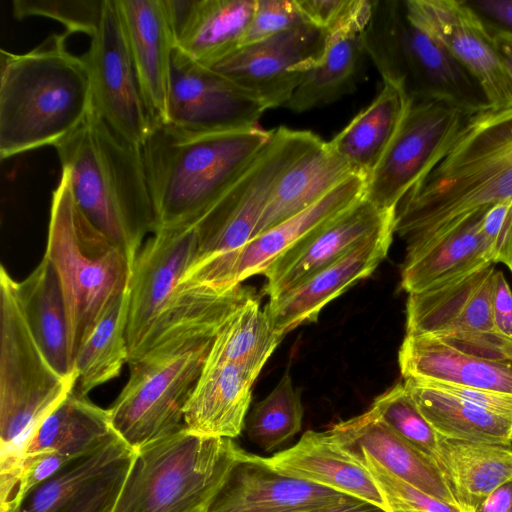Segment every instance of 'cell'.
<instances>
[{
  "label": "cell",
  "instance_id": "e0dca14e",
  "mask_svg": "<svg viewBox=\"0 0 512 512\" xmlns=\"http://www.w3.org/2000/svg\"><path fill=\"white\" fill-rule=\"evenodd\" d=\"M494 265L408 294L406 334L430 336L450 346L496 332L492 315Z\"/></svg>",
  "mask_w": 512,
  "mask_h": 512
},
{
  "label": "cell",
  "instance_id": "7c38bea8",
  "mask_svg": "<svg viewBox=\"0 0 512 512\" xmlns=\"http://www.w3.org/2000/svg\"><path fill=\"white\" fill-rule=\"evenodd\" d=\"M366 178L354 174L312 206L258 234L242 247L195 261L179 285L228 288L263 274L308 233L360 200Z\"/></svg>",
  "mask_w": 512,
  "mask_h": 512
},
{
  "label": "cell",
  "instance_id": "1f68e13d",
  "mask_svg": "<svg viewBox=\"0 0 512 512\" xmlns=\"http://www.w3.org/2000/svg\"><path fill=\"white\" fill-rule=\"evenodd\" d=\"M433 460L461 512H474L492 491L512 479V444L440 436Z\"/></svg>",
  "mask_w": 512,
  "mask_h": 512
},
{
  "label": "cell",
  "instance_id": "6da1fadb",
  "mask_svg": "<svg viewBox=\"0 0 512 512\" xmlns=\"http://www.w3.org/2000/svg\"><path fill=\"white\" fill-rule=\"evenodd\" d=\"M512 200V107L474 114L447 155L403 197L394 231L414 247L460 218Z\"/></svg>",
  "mask_w": 512,
  "mask_h": 512
},
{
  "label": "cell",
  "instance_id": "277c9868",
  "mask_svg": "<svg viewBox=\"0 0 512 512\" xmlns=\"http://www.w3.org/2000/svg\"><path fill=\"white\" fill-rule=\"evenodd\" d=\"M272 132L260 126L203 132L154 121L141 148L155 231L195 224L244 172Z\"/></svg>",
  "mask_w": 512,
  "mask_h": 512
},
{
  "label": "cell",
  "instance_id": "7bdbcfd3",
  "mask_svg": "<svg viewBox=\"0 0 512 512\" xmlns=\"http://www.w3.org/2000/svg\"><path fill=\"white\" fill-rule=\"evenodd\" d=\"M104 0H14L16 19L41 16L57 20L68 33H84L92 37L101 20Z\"/></svg>",
  "mask_w": 512,
  "mask_h": 512
},
{
  "label": "cell",
  "instance_id": "ab89813d",
  "mask_svg": "<svg viewBox=\"0 0 512 512\" xmlns=\"http://www.w3.org/2000/svg\"><path fill=\"white\" fill-rule=\"evenodd\" d=\"M303 414L300 392L286 372L273 390L253 407L245 422L248 438L262 450L272 451L300 432Z\"/></svg>",
  "mask_w": 512,
  "mask_h": 512
},
{
  "label": "cell",
  "instance_id": "44dd1931",
  "mask_svg": "<svg viewBox=\"0 0 512 512\" xmlns=\"http://www.w3.org/2000/svg\"><path fill=\"white\" fill-rule=\"evenodd\" d=\"M349 495L286 477L249 452L233 467L203 512H307Z\"/></svg>",
  "mask_w": 512,
  "mask_h": 512
},
{
  "label": "cell",
  "instance_id": "2e32d148",
  "mask_svg": "<svg viewBox=\"0 0 512 512\" xmlns=\"http://www.w3.org/2000/svg\"><path fill=\"white\" fill-rule=\"evenodd\" d=\"M198 250L196 224L158 229L140 248L131 266L128 288L129 357L168 305L182 277L196 260Z\"/></svg>",
  "mask_w": 512,
  "mask_h": 512
},
{
  "label": "cell",
  "instance_id": "8d00e7d4",
  "mask_svg": "<svg viewBox=\"0 0 512 512\" xmlns=\"http://www.w3.org/2000/svg\"><path fill=\"white\" fill-rule=\"evenodd\" d=\"M133 452L114 435L30 489L14 512H59Z\"/></svg>",
  "mask_w": 512,
  "mask_h": 512
},
{
  "label": "cell",
  "instance_id": "c3c4849f",
  "mask_svg": "<svg viewBox=\"0 0 512 512\" xmlns=\"http://www.w3.org/2000/svg\"><path fill=\"white\" fill-rule=\"evenodd\" d=\"M422 382L473 404L487 412L512 420V394L435 382Z\"/></svg>",
  "mask_w": 512,
  "mask_h": 512
},
{
  "label": "cell",
  "instance_id": "ac0fdd59",
  "mask_svg": "<svg viewBox=\"0 0 512 512\" xmlns=\"http://www.w3.org/2000/svg\"><path fill=\"white\" fill-rule=\"evenodd\" d=\"M415 20L481 85L492 110L512 107V83L492 36L465 0H407Z\"/></svg>",
  "mask_w": 512,
  "mask_h": 512
},
{
  "label": "cell",
  "instance_id": "5b68a950",
  "mask_svg": "<svg viewBox=\"0 0 512 512\" xmlns=\"http://www.w3.org/2000/svg\"><path fill=\"white\" fill-rule=\"evenodd\" d=\"M362 37L383 83L408 102L439 101L471 114L491 109L481 85L415 20L407 0H371Z\"/></svg>",
  "mask_w": 512,
  "mask_h": 512
},
{
  "label": "cell",
  "instance_id": "681fc988",
  "mask_svg": "<svg viewBox=\"0 0 512 512\" xmlns=\"http://www.w3.org/2000/svg\"><path fill=\"white\" fill-rule=\"evenodd\" d=\"M495 330L512 340V292L502 271L496 270L492 292Z\"/></svg>",
  "mask_w": 512,
  "mask_h": 512
},
{
  "label": "cell",
  "instance_id": "f35d334b",
  "mask_svg": "<svg viewBox=\"0 0 512 512\" xmlns=\"http://www.w3.org/2000/svg\"><path fill=\"white\" fill-rule=\"evenodd\" d=\"M283 337L274 330L254 295L219 330L205 365L233 364L257 378Z\"/></svg>",
  "mask_w": 512,
  "mask_h": 512
},
{
  "label": "cell",
  "instance_id": "d6a6232c",
  "mask_svg": "<svg viewBox=\"0 0 512 512\" xmlns=\"http://www.w3.org/2000/svg\"><path fill=\"white\" fill-rule=\"evenodd\" d=\"M354 174L359 173L323 141L279 178L254 237L312 206Z\"/></svg>",
  "mask_w": 512,
  "mask_h": 512
},
{
  "label": "cell",
  "instance_id": "b9f144b4",
  "mask_svg": "<svg viewBox=\"0 0 512 512\" xmlns=\"http://www.w3.org/2000/svg\"><path fill=\"white\" fill-rule=\"evenodd\" d=\"M344 452L368 470L384 497L388 512H461L457 507L432 497L396 477L367 452Z\"/></svg>",
  "mask_w": 512,
  "mask_h": 512
},
{
  "label": "cell",
  "instance_id": "cb8c5ba5",
  "mask_svg": "<svg viewBox=\"0 0 512 512\" xmlns=\"http://www.w3.org/2000/svg\"><path fill=\"white\" fill-rule=\"evenodd\" d=\"M253 296L242 285L228 288L178 285L128 362L193 341L215 338L228 319Z\"/></svg>",
  "mask_w": 512,
  "mask_h": 512
},
{
  "label": "cell",
  "instance_id": "d590c367",
  "mask_svg": "<svg viewBox=\"0 0 512 512\" xmlns=\"http://www.w3.org/2000/svg\"><path fill=\"white\" fill-rule=\"evenodd\" d=\"M422 415L442 437L512 444V420L487 412L422 381L404 379Z\"/></svg>",
  "mask_w": 512,
  "mask_h": 512
},
{
  "label": "cell",
  "instance_id": "7dc6e473",
  "mask_svg": "<svg viewBox=\"0 0 512 512\" xmlns=\"http://www.w3.org/2000/svg\"><path fill=\"white\" fill-rule=\"evenodd\" d=\"M360 2L361 0H295L305 23L325 33L347 20Z\"/></svg>",
  "mask_w": 512,
  "mask_h": 512
},
{
  "label": "cell",
  "instance_id": "f5cc1de1",
  "mask_svg": "<svg viewBox=\"0 0 512 512\" xmlns=\"http://www.w3.org/2000/svg\"><path fill=\"white\" fill-rule=\"evenodd\" d=\"M488 31L492 36L494 46L512 83V32L495 29H488Z\"/></svg>",
  "mask_w": 512,
  "mask_h": 512
},
{
  "label": "cell",
  "instance_id": "7a4b0ae2",
  "mask_svg": "<svg viewBox=\"0 0 512 512\" xmlns=\"http://www.w3.org/2000/svg\"><path fill=\"white\" fill-rule=\"evenodd\" d=\"M54 147L75 204L132 266L156 226L142 148L116 133L94 108Z\"/></svg>",
  "mask_w": 512,
  "mask_h": 512
},
{
  "label": "cell",
  "instance_id": "11a10c76",
  "mask_svg": "<svg viewBox=\"0 0 512 512\" xmlns=\"http://www.w3.org/2000/svg\"><path fill=\"white\" fill-rule=\"evenodd\" d=\"M2 512H14V510H12V511H2Z\"/></svg>",
  "mask_w": 512,
  "mask_h": 512
},
{
  "label": "cell",
  "instance_id": "ee69618b",
  "mask_svg": "<svg viewBox=\"0 0 512 512\" xmlns=\"http://www.w3.org/2000/svg\"><path fill=\"white\" fill-rule=\"evenodd\" d=\"M303 24L306 23L295 0H256L242 46L263 41Z\"/></svg>",
  "mask_w": 512,
  "mask_h": 512
},
{
  "label": "cell",
  "instance_id": "5bb4252c",
  "mask_svg": "<svg viewBox=\"0 0 512 512\" xmlns=\"http://www.w3.org/2000/svg\"><path fill=\"white\" fill-rule=\"evenodd\" d=\"M264 111L230 79L174 48L165 123L203 132L246 130L259 127Z\"/></svg>",
  "mask_w": 512,
  "mask_h": 512
},
{
  "label": "cell",
  "instance_id": "30bf717a",
  "mask_svg": "<svg viewBox=\"0 0 512 512\" xmlns=\"http://www.w3.org/2000/svg\"><path fill=\"white\" fill-rule=\"evenodd\" d=\"M322 142L311 131L274 128L264 148L195 223L199 235L195 261L238 249L250 241L279 178Z\"/></svg>",
  "mask_w": 512,
  "mask_h": 512
},
{
  "label": "cell",
  "instance_id": "ba28073f",
  "mask_svg": "<svg viewBox=\"0 0 512 512\" xmlns=\"http://www.w3.org/2000/svg\"><path fill=\"white\" fill-rule=\"evenodd\" d=\"M15 281L0 268V476L10 473L42 420L75 386L52 367L22 311Z\"/></svg>",
  "mask_w": 512,
  "mask_h": 512
},
{
  "label": "cell",
  "instance_id": "74e56055",
  "mask_svg": "<svg viewBox=\"0 0 512 512\" xmlns=\"http://www.w3.org/2000/svg\"><path fill=\"white\" fill-rule=\"evenodd\" d=\"M128 290L119 296L80 345L73 361V390L86 396L94 388L116 378L128 363L126 327Z\"/></svg>",
  "mask_w": 512,
  "mask_h": 512
},
{
  "label": "cell",
  "instance_id": "9f6ffc18",
  "mask_svg": "<svg viewBox=\"0 0 512 512\" xmlns=\"http://www.w3.org/2000/svg\"><path fill=\"white\" fill-rule=\"evenodd\" d=\"M509 512H512V508H511V510Z\"/></svg>",
  "mask_w": 512,
  "mask_h": 512
},
{
  "label": "cell",
  "instance_id": "f907efd6",
  "mask_svg": "<svg viewBox=\"0 0 512 512\" xmlns=\"http://www.w3.org/2000/svg\"><path fill=\"white\" fill-rule=\"evenodd\" d=\"M488 29L512 32V0H465Z\"/></svg>",
  "mask_w": 512,
  "mask_h": 512
},
{
  "label": "cell",
  "instance_id": "836d02e7",
  "mask_svg": "<svg viewBox=\"0 0 512 512\" xmlns=\"http://www.w3.org/2000/svg\"><path fill=\"white\" fill-rule=\"evenodd\" d=\"M16 290L27 324L44 355L58 374L76 380L66 305L52 264L43 257L23 281H17Z\"/></svg>",
  "mask_w": 512,
  "mask_h": 512
},
{
  "label": "cell",
  "instance_id": "db71d44e",
  "mask_svg": "<svg viewBox=\"0 0 512 512\" xmlns=\"http://www.w3.org/2000/svg\"><path fill=\"white\" fill-rule=\"evenodd\" d=\"M307 512H386L382 508L367 501L349 496L348 498L324 508Z\"/></svg>",
  "mask_w": 512,
  "mask_h": 512
},
{
  "label": "cell",
  "instance_id": "e575fe53",
  "mask_svg": "<svg viewBox=\"0 0 512 512\" xmlns=\"http://www.w3.org/2000/svg\"><path fill=\"white\" fill-rule=\"evenodd\" d=\"M409 103L399 90L383 83L376 98L328 145L356 173L368 176L395 136Z\"/></svg>",
  "mask_w": 512,
  "mask_h": 512
},
{
  "label": "cell",
  "instance_id": "484cf974",
  "mask_svg": "<svg viewBox=\"0 0 512 512\" xmlns=\"http://www.w3.org/2000/svg\"><path fill=\"white\" fill-rule=\"evenodd\" d=\"M176 47L213 67L243 44L256 0H165Z\"/></svg>",
  "mask_w": 512,
  "mask_h": 512
},
{
  "label": "cell",
  "instance_id": "52a82bcc",
  "mask_svg": "<svg viewBox=\"0 0 512 512\" xmlns=\"http://www.w3.org/2000/svg\"><path fill=\"white\" fill-rule=\"evenodd\" d=\"M246 453L185 427L135 451L113 512H203Z\"/></svg>",
  "mask_w": 512,
  "mask_h": 512
},
{
  "label": "cell",
  "instance_id": "bcb514c9",
  "mask_svg": "<svg viewBox=\"0 0 512 512\" xmlns=\"http://www.w3.org/2000/svg\"><path fill=\"white\" fill-rule=\"evenodd\" d=\"M134 453L122 460L59 512H113Z\"/></svg>",
  "mask_w": 512,
  "mask_h": 512
},
{
  "label": "cell",
  "instance_id": "4316f807",
  "mask_svg": "<svg viewBox=\"0 0 512 512\" xmlns=\"http://www.w3.org/2000/svg\"><path fill=\"white\" fill-rule=\"evenodd\" d=\"M484 209L460 218L423 243L407 248L401 286L408 294L449 282L493 263L481 232Z\"/></svg>",
  "mask_w": 512,
  "mask_h": 512
},
{
  "label": "cell",
  "instance_id": "d4e9b609",
  "mask_svg": "<svg viewBox=\"0 0 512 512\" xmlns=\"http://www.w3.org/2000/svg\"><path fill=\"white\" fill-rule=\"evenodd\" d=\"M327 432L343 451H365L396 477L458 508L436 463L399 436L371 409L334 424Z\"/></svg>",
  "mask_w": 512,
  "mask_h": 512
},
{
  "label": "cell",
  "instance_id": "9a60e30c",
  "mask_svg": "<svg viewBox=\"0 0 512 512\" xmlns=\"http://www.w3.org/2000/svg\"><path fill=\"white\" fill-rule=\"evenodd\" d=\"M326 33L303 24L263 41L243 45L213 68L265 108L283 107L303 76V66L316 60Z\"/></svg>",
  "mask_w": 512,
  "mask_h": 512
},
{
  "label": "cell",
  "instance_id": "f6af8a7d",
  "mask_svg": "<svg viewBox=\"0 0 512 512\" xmlns=\"http://www.w3.org/2000/svg\"><path fill=\"white\" fill-rule=\"evenodd\" d=\"M481 232L491 261L506 265L512 273V200L485 207Z\"/></svg>",
  "mask_w": 512,
  "mask_h": 512
},
{
  "label": "cell",
  "instance_id": "603a6c76",
  "mask_svg": "<svg viewBox=\"0 0 512 512\" xmlns=\"http://www.w3.org/2000/svg\"><path fill=\"white\" fill-rule=\"evenodd\" d=\"M141 92L153 121H166L176 47L165 0H116Z\"/></svg>",
  "mask_w": 512,
  "mask_h": 512
},
{
  "label": "cell",
  "instance_id": "83f0119b",
  "mask_svg": "<svg viewBox=\"0 0 512 512\" xmlns=\"http://www.w3.org/2000/svg\"><path fill=\"white\" fill-rule=\"evenodd\" d=\"M264 461L286 477L325 486L388 512L368 470L339 448L327 431L309 430L292 447L264 457Z\"/></svg>",
  "mask_w": 512,
  "mask_h": 512
},
{
  "label": "cell",
  "instance_id": "8fae6325",
  "mask_svg": "<svg viewBox=\"0 0 512 512\" xmlns=\"http://www.w3.org/2000/svg\"><path fill=\"white\" fill-rule=\"evenodd\" d=\"M474 114L439 101L409 103L382 158L366 178L364 197L395 211L403 197L450 151Z\"/></svg>",
  "mask_w": 512,
  "mask_h": 512
},
{
  "label": "cell",
  "instance_id": "9c48e42d",
  "mask_svg": "<svg viewBox=\"0 0 512 512\" xmlns=\"http://www.w3.org/2000/svg\"><path fill=\"white\" fill-rule=\"evenodd\" d=\"M214 338L129 361L128 382L108 409L114 433L134 451L183 428L186 404Z\"/></svg>",
  "mask_w": 512,
  "mask_h": 512
},
{
  "label": "cell",
  "instance_id": "f1b7e54d",
  "mask_svg": "<svg viewBox=\"0 0 512 512\" xmlns=\"http://www.w3.org/2000/svg\"><path fill=\"white\" fill-rule=\"evenodd\" d=\"M398 362L404 379L512 394V362L469 355L430 336L406 334Z\"/></svg>",
  "mask_w": 512,
  "mask_h": 512
},
{
  "label": "cell",
  "instance_id": "816d5d0a",
  "mask_svg": "<svg viewBox=\"0 0 512 512\" xmlns=\"http://www.w3.org/2000/svg\"><path fill=\"white\" fill-rule=\"evenodd\" d=\"M511 508L512 479L492 491L474 512H509Z\"/></svg>",
  "mask_w": 512,
  "mask_h": 512
},
{
  "label": "cell",
  "instance_id": "f546056e",
  "mask_svg": "<svg viewBox=\"0 0 512 512\" xmlns=\"http://www.w3.org/2000/svg\"><path fill=\"white\" fill-rule=\"evenodd\" d=\"M255 379L237 365H204L184 410L185 427L202 436L238 437L245 427Z\"/></svg>",
  "mask_w": 512,
  "mask_h": 512
},
{
  "label": "cell",
  "instance_id": "4dcf8cb0",
  "mask_svg": "<svg viewBox=\"0 0 512 512\" xmlns=\"http://www.w3.org/2000/svg\"><path fill=\"white\" fill-rule=\"evenodd\" d=\"M114 435L108 409L72 389L36 428L15 468L45 456L69 462L103 445Z\"/></svg>",
  "mask_w": 512,
  "mask_h": 512
},
{
  "label": "cell",
  "instance_id": "8992f818",
  "mask_svg": "<svg viewBox=\"0 0 512 512\" xmlns=\"http://www.w3.org/2000/svg\"><path fill=\"white\" fill-rule=\"evenodd\" d=\"M44 258L55 269L62 289L73 364L82 342L128 290L131 265L79 210L64 172L52 192Z\"/></svg>",
  "mask_w": 512,
  "mask_h": 512
},
{
  "label": "cell",
  "instance_id": "ffe728a7",
  "mask_svg": "<svg viewBox=\"0 0 512 512\" xmlns=\"http://www.w3.org/2000/svg\"><path fill=\"white\" fill-rule=\"evenodd\" d=\"M394 225L365 239L331 264L270 299L265 310L274 330L285 335L306 322H314L331 300L369 276L387 256Z\"/></svg>",
  "mask_w": 512,
  "mask_h": 512
},
{
  "label": "cell",
  "instance_id": "d6986e66",
  "mask_svg": "<svg viewBox=\"0 0 512 512\" xmlns=\"http://www.w3.org/2000/svg\"><path fill=\"white\" fill-rule=\"evenodd\" d=\"M392 225L395 226V211L382 210L363 196L308 233L273 262L263 273L265 293L270 299L278 297Z\"/></svg>",
  "mask_w": 512,
  "mask_h": 512
},
{
  "label": "cell",
  "instance_id": "3957f363",
  "mask_svg": "<svg viewBox=\"0 0 512 512\" xmlns=\"http://www.w3.org/2000/svg\"><path fill=\"white\" fill-rule=\"evenodd\" d=\"M70 33L52 34L25 53L0 51V157L55 146L93 108L83 56L68 51Z\"/></svg>",
  "mask_w": 512,
  "mask_h": 512
},
{
  "label": "cell",
  "instance_id": "4fadbf2b",
  "mask_svg": "<svg viewBox=\"0 0 512 512\" xmlns=\"http://www.w3.org/2000/svg\"><path fill=\"white\" fill-rule=\"evenodd\" d=\"M85 59L93 108L127 141L142 147L153 119L145 104L116 0H104L101 20Z\"/></svg>",
  "mask_w": 512,
  "mask_h": 512
},
{
  "label": "cell",
  "instance_id": "7402d4cb",
  "mask_svg": "<svg viewBox=\"0 0 512 512\" xmlns=\"http://www.w3.org/2000/svg\"><path fill=\"white\" fill-rule=\"evenodd\" d=\"M371 0H361L356 11L326 33L321 55L303 66V76L283 108L303 113L332 104L352 94L364 78L368 59L362 37Z\"/></svg>",
  "mask_w": 512,
  "mask_h": 512
},
{
  "label": "cell",
  "instance_id": "60d3db41",
  "mask_svg": "<svg viewBox=\"0 0 512 512\" xmlns=\"http://www.w3.org/2000/svg\"><path fill=\"white\" fill-rule=\"evenodd\" d=\"M370 409L399 436L433 460L440 435L422 415L404 383L379 395Z\"/></svg>",
  "mask_w": 512,
  "mask_h": 512
}]
</instances>
